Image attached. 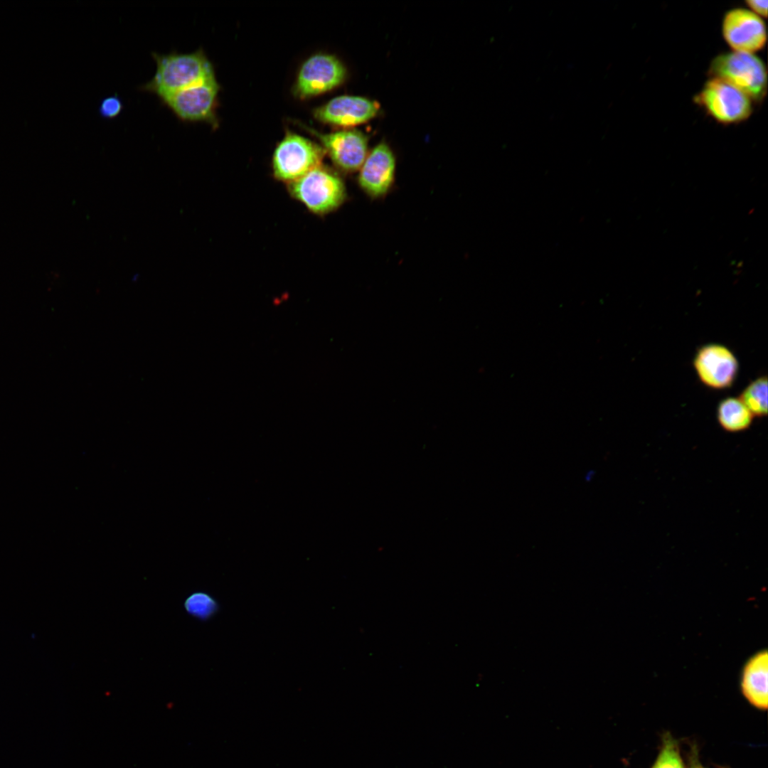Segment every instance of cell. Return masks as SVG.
Instances as JSON below:
<instances>
[{"instance_id":"cell-4","label":"cell","mask_w":768,"mask_h":768,"mask_svg":"<svg viewBox=\"0 0 768 768\" xmlns=\"http://www.w3.org/2000/svg\"><path fill=\"white\" fill-rule=\"evenodd\" d=\"M693 100L706 114L724 125L744 122L753 111L752 100L749 96L718 78L708 80Z\"/></svg>"},{"instance_id":"cell-5","label":"cell","mask_w":768,"mask_h":768,"mask_svg":"<svg viewBox=\"0 0 768 768\" xmlns=\"http://www.w3.org/2000/svg\"><path fill=\"white\" fill-rule=\"evenodd\" d=\"M321 146L299 134L287 132L272 156V171L277 180L289 183L321 164Z\"/></svg>"},{"instance_id":"cell-19","label":"cell","mask_w":768,"mask_h":768,"mask_svg":"<svg viewBox=\"0 0 768 768\" xmlns=\"http://www.w3.org/2000/svg\"><path fill=\"white\" fill-rule=\"evenodd\" d=\"M689 751L687 755L688 759V768H708L704 767L699 757V749L695 742H690ZM720 768H730L729 767H722Z\"/></svg>"},{"instance_id":"cell-15","label":"cell","mask_w":768,"mask_h":768,"mask_svg":"<svg viewBox=\"0 0 768 768\" xmlns=\"http://www.w3.org/2000/svg\"><path fill=\"white\" fill-rule=\"evenodd\" d=\"M183 609L191 617L207 622L214 617L220 611L218 601L206 591H195L186 597L183 601Z\"/></svg>"},{"instance_id":"cell-13","label":"cell","mask_w":768,"mask_h":768,"mask_svg":"<svg viewBox=\"0 0 768 768\" xmlns=\"http://www.w3.org/2000/svg\"><path fill=\"white\" fill-rule=\"evenodd\" d=\"M740 690L751 705L766 710L768 704V654L760 651L754 654L743 667Z\"/></svg>"},{"instance_id":"cell-16","label":"cell","mask_w":768,"mask_h":768,"mask_svg":"<svg viewBox=\"0 0 768 768\" xmlns=\"http://www.w3.org/2000/svg\"><path fill=\"white\" fill-rule=\"evenodd\" d=\"M739 398L754 417L767 415V378L760 376L751 381L741 392Z\"/></svg>"},{"instance_id":"cell-6","label":"cell","mask_w":768,"mask_h":768,"mask_svg":"<svg viewBox=\"0 0 768 768\" xmlns=\"http://www.w3.org/2000/svg\"><path fill=\"white\" fill-rule=\"evenodd\" d=\"M218 91L219 85L214 78L167 95L160 101L181 122L213 123Z\"/></svg>"},{"instance_id":"cell-12","label":"cell","mask_w":768,"mask_h":768,"mask_svg":"<svg viewBox=\"0 0 768 768\" xmlns=\"http://www.w3.org/2000/svg\"><path fill=\"white\" fill-rule=\"evenodd\" d=\"M379 110V104L367 97L341 95L316 108L314 116L321 122L350 128L372 119Z\"/></svg>"},{"instance_id":"cell-8","label":"cell","mask_w":768,"mask_h":768,"mask_svg":"<svg viewBox=\"0 0 768 768\" xmlns=\"http://www.w3.org/2000/svg\"><path fill=\"white\" fill-rule=\"evenodd\" d=\"M346 76V68L336 57L316 54L302 64L294 91L302 98L320 95L340 85Z\"/></svg>"},{"instance_id":"cell-18","label":"cell","mask_w":768,"mask_h":768,"mask_svg":"<svg viewBox=\"0 0 768 768\" xmlns=\"http://www.w3.org/2000/svg\"><path fill=\"white\" fill-rule=\"evenodd\" d=\"M124 108L123 102L117 94L103 98L99 105L98 112L101 117L112 119L118 117Z\"/></svg>"},{"instance_id":"cell-9","label":"cell","mask_w":768,"mask_h":768,"mask_svg":"<svg viewBox=\"0 0 768 768\" xmlns=\"http://www.w3.org/2000/svg\"><path fill=\"white\" fill-rule=\"evenodd\" d=\"M722 34L732 51L754 53L762 50L767 42V29L763 19L744 8L727 11L722 18Z\"/></svg>"},{"instance_id":"cell-1","label":"cell","mask_w":768,"mask_h":768,"mask_svg":"<svg viewBox=\"0 0 768 768\" xmlns=\"http://www.w3.org/2000/svg\"><path fill=\"white\" fill-rule=\"evenodd\" d=\"M156 69L154 77L139 89L160 100L181 90L215 78L212 64L201 49L191 53H151Z\"/></svg>"},{"instance_id":"cell-7","label":"cell","mask_w":768,"mask_h":768,"mask_svg":"<svg viewBox=\"0 0 768 768\" xmlns=\"http://www.w3.org/2000/svg\"><path fill=\"white\" fill-rule=\"evenodd\" d=\"M700 381L714 390L730 388L739 372V362L735 353L727 346L710 343L700 346L693 361Z\"/></svg>"},{"instance_id":"cell-17","label":"cell","mask_w":768,"mask_h":768,"mask_svg":"<svg viewBox=\"0 0 768 768\" xmlns=\"http://www.w3.org/2000/svg\"><path fill=\"white\" fill-rule=\"evenodd\" d=\"M650 768H686L681 754L680 743L668 732L661 737V745L658 754Z\"/></svg>"},{"instance_id":"cell-3","label":"cell","mask_w":768,"mask_h":768,"mask_svg":"<svg viewBox=\"0 0 768 768\" xmlns=\"http://www.w3.org/2000/svg\"><path fill=\"white\" fill-rule=\"evenodd\" d=\"M291 196L317 215H325L338 208L346 198L342 178L322 164L299 179L288 183Z\"/></svg>"},{"instance_id":"cell-10","label":"cell","mask_w":768,"mask_h":768,"mask_svg":"<svg viewBox=\"0 0 768 768\" xmlns=\"http://www.w3.org/2000/svg\"><path fill=\"white\" fill-rule=\"evenodd\" d=\"M306 129L319 139L325 154L339 170L346 173L359 170L368 154V140L365 134L353 129L326 134Z\"/></svg>"},{"instance_id":"cell-2","label":"cell","mask_w":768,"mask_h":768,"mask_svg":"<svg viewBox=\"0 0 768 768\" xmlns=\"http://www.w3.org/2000/svg\"><path fill=\"white\" fill-rule=\"evenodd\" d=\"M710 78L732 84L755 102H761L767 91V71L755 54L732 51L715 57L708 68Z\"/></svg>"},{"instance_id":"cell-11","label":"cell","mask_w":768,"mask_h":768,"mask_svg":"<svg viewBox=\"0 0 768 768\" xmlns=\"http://www.w3.org/2000/svg\"><path fill=\"white\" fill-rule=\"evenodd\" d=\"M395 171L394 153L386 143H379L368 152L358 170V186L370 198H382L392 188Z\"/></svg>"},{"instance_id":"cell-14","label":"cell","mask_w":768,"mask_h":768,"mask_svg":"<svg viewBox=\"0 0 768 768\" xmlns=\"http://www.w3.org/2000/svg\"><path fill=\"white\" fill-rule=\"evenodd\" d=\"M754 415L739 398L727 397L717 407V420L720 427L728 432H740L750 427Z\"/></svg>"},{"instance_id":"cell-20","label":"cell","mask_w":768,"mask_h":768,"mask_svg":"<svg viewBox=\"0 0 768 768\" xmlns=\"http://www.w3.org/2000/svg\"><path fill=\"white\" fill-rule=\"evenodd\" d=\"M749 10L759 17H767L768 1L767 0H747L745 1Z\"/></svg>"}]
</instances>
